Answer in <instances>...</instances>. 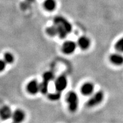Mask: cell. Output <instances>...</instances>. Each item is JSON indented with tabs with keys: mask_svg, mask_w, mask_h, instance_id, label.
<instances>
[{
	"mask_svg": "<svg viewBox=\"0 0 123 123\" xmlns=\"http://www.w3.org/2000/svg\"><path fill=\"white\" fill-rule=\"evenodd\" d=\"M54 23L58 29V35L61 38L66 37L72 30V26L66 18L61 16L54 18Z\"/></svg>",
	"mask_w": 123,
	"mask_h": 123,
	"instance_id": "obj_1",
	"label": "cell"
},
{
	"mask_svg": "<svg viewBox=\"0 0 123 123\" xmlns=\"http://www.w3.org/2000/svg\"><path fill=\"white\" fill-rule=\"evenodd\" d=\"M66 101L68 104L69 110L73 112L76 111L79 105V98L76 93L74 91L68 92L66 97Z\"/></svg>",
	"mask_w": 123,
	"mask_h": 123,
	"instance_id": "obj_2",
	"label": "cell"
},
{
	"mask_svg": "<svg viewBox=\"0 0 123 123\" xmlns=\"http://www.w3.org/2000/svg\"><path fill=\"white\" fill-rule=\"evenodd\" d=\"M104 93L102 91H99L92 94V96L87 101V105L89 107H93L98 105L103 101Z\"/></svg>",
	"mask_w": 123,
	"mask_h": 123,
	"instance_id": "obj_3",
	"label": "cell"
},
{
	"mask_svg": "<svg viewBox=\"0 0 123 123\" xmlns=\"http://www.w3.org/2000/svg\"><path fill=\"white\" fill-rule=\"evenodd\" d=\"M67 86V79L64 75H61L55 81V87L57 91L62 92L65 90Z\"/></svg>",
	"mask_w": 123,
	"mask_h": 123,
	"instance_id": "obj_4",
	"label": "cell"
},
{
	"mask_svg": "<svg viewBox=\"0 0 123 123\" xmlns=\"http://www.w3.org/2000/svg\"><path fill=\"white\" fill-rule=\"evenodd\" d=\"M76 47V44L73 41H66L63 44L62 51L65 54H71L75 51Z\"/></svg>",
	"mask_w": 123,
	"mask_h": 123,
	"instance_id": "obj_5",
	"label": "cell"
},
{
	"mask_svg": "<svg viewBox=\"0 0 123 123\" xmlns=\"http://www.w3.org/2000/svg\"><path fill=\"white\" fill-rule=\"evenodd\" d=\"M109 59L111 62L115 66H121L123 64V55L119 52L111 54Z\"/></svg>",
	"mask_w": 123,
	"mask_h": 123,
	"instance_id": "obj_6",
	"label": "cell"
},
{
	"mask_svg": "<svg viewBox=\"0 0 123 123\" xmlns=\"http://www.w3.org/2000/svg\"><path fill=\"white\" fill-rule=\"evenodd\" d=\"M95 87L93 84L91 82H86L81 87V93L85 96H89L93 94Z\"/></svg>",
	"mask_w": 123,
	"mask_h": 123,
	"instance_id": "obj_7",
	"label": "cell"
},
{
	"mask_svg": "<svg viewBox=\"0 0 123 123\" xmlns=\"http://www.w3.org/2000/svg\"><path fill=\"white\" fill-rule=\"evenodd\" d=\"M26 89L27 92L31 95H35L39 92V84L38 81L35 80H33L29 81L27 84Z\"/></svg>",
	"mask_w": 123,
	"mask_h": 123,
	"instance_id": "obj_8",
	"label": "cell"
},
{
	"mask_svg": "<svg viewBox=\"0 0 123 123\" xmlns=\"http://www.w3.org/2000/svg\"><path fill=\"white\" fill-rule=\"evenodd\" d=\"M13 122L15 123H21L25 118V113L24 111L17 110L13 112L12 116Z\"/></svg>",
	"mask_w": 123,
	"mask_h": 123,
	"instance_id": "obj_9",
	"label": "cell"
},
{
	"mask_svg": "<svg viewBox=\"0 0 123 123\" xmlns=\"http://www.w3.org/2000/svg\"><path fill=\"white\" fill-rule=\"evenodd\" d=\"M12 114L11 109L8 106H3L0 108V117L4 120H6L11 117Z\"/></svg>",
	"mask_w": 123,
	"mask_h": 123,
	"instance_id": "obj_10",
	"label": "cell"
},
{
	"mask_svg": "<svg viewBox=\"0 0 123 123\" xmlns=\"http://www.w3.org/2000/svg\"><path fill=\"white\" fill-rule=\"evenodd\" d=\"M91 41L87 37L81 36L78 41V45L82 50H87L90 47Z\"/></svg>",
	"mask_w": 123,
	"mask_h": 123,
	"instance_id": "obj_11",
	"label": "cell"
},
{
	"mask_svg": "<svg viewBox=\"0 0 123 123\" xmlns=\"http://www.w3.org/2000/svg\"><path fill=\"white\" fill-rule=\"evenodd\" d=\"M56 6L55 0H46L44 2V7L47 11H53Z\"/></svg>",
	"mask_w": 123,
	"mask_h": 123,
	"instance_id": "obj_12",
	"label": "cell"
},
{
	"mask_svg": "<svg viewBox=\"0 0 123 123\" xmlns=\"http://www.w3.org/2000/svg\"><path fill=\"white\" fill-rule=\"evenodd\" d=\"M49 90V82L43 80L42 82L39 83V92L43 94H46Z\"/></svg>",
	"mask_w": 123,
	"mask_h": 123,
	"instance_id": "obj_13",
	"label": "cell"
},
{
	"mask_svg": "<svg viewBox=\"0 0 123 123\" xmlns=\"http://www.w3.org/2000/svg\"><path fill=\"white\" fill-rule=\"evenodd\" d=\"M46 33L51 37L55 36L56 35H58L57 27L55 25L50 27H49L48 28L46 29Z\"/></svg>",
	"mask_w": 123,
	"mask_h": 123,
	"instance_id": "obj_14",
	"label": "cell"
},
{
	"mask_svg": "<svg viewBox=\"0 0 123 123\" xmlns=\"http://www.w3.org/2000/svg\"><path fill=\"white\" fill-rule=\"evenodd\" d=\"M43 80L49 83L54 79V74L51 71L45 72L43 75Z\"/></svg>",
	"mask_w": 123,
	"mask_h": 123,
	"instance_id": "obj_15",
	"label": "cell"
},
{
	"mask_svg": "<svg viewBox=\"0 0 123 123\" xmlns=\"http://www.w3.org/2000/svg\"><path fill=\"white\" fill-rule=\"evenodd\" d=\"M115 49L117 52L123 53V37L118 40L115 45Z\"/></svg>",
	"mask_w": 123,
	"mask_h": 123,
	"instance_id": "obj_16",
	"label": "cell"
},
{
	"mask_svg": "<svg viewBox=\"0 0 123 123\" xmlns=\"http://www.w3.org/2000/svg\"><path fill=\"white\" fill-rule=\"evenodd\" d=\"M4 60L6 63L11 64L14 61V56L10 53H6L4 54Z\"/></svg>",
	"mask_w": 123,
	"mask_h": 123,
	"instance_id": "obj_17",
	"label": "cell"
},
{
	"mask_svg": "<svg viewBox=\"0 0 123 123\" xmlns=\"http://www.w3.org/2000/svg\"><path fill=\"white\" fill-rule=\"evenodd\" d=\"M61 92L57 91H56V92L50 93V94H49L48 95L49 99L51 101H57L61 97Z\"/></svg>",
	"mask_w": 123,
	"mask_h": 123,
	"instance_id": "obj_18",
	"label": "cell"
},
{
	"mask_svg": "<svg viewBox=\"0 0 123 123\" xmlns=\"http://www.w3.org/2000/svg\"><path fill=\"white\" fill-rule=\"evenodd\" d=\"M6 64L4 60H0V72L2 71L5 69Z\"/></svg>",
	"mask_w": 123,
	"mask_h": 123,
	"instance_id": "obj_19",
	"label": "cell"
},
{
	"mask_svg": "<svg viewBox=\"0 0 123 123\" xmlns=\"http://www.w3.org/2000/svg\"><path fill=\"white\" fill-rule=\"evenodd\" d=\"M27 1H29V2H34L35 0H27Z\"/></svg>",
	"mask_w": 123,
	"mask_h": 123,
	"instance_id": "obj_20",
	"label": "cell"
},
{
	"mask_svg": "<svg viewBox=\"0 0 123 123\" xmlns=\"http://www.w3.org/2000/svg\"><path fill=\"white\" fill-rule=\"evenodd\" d=\"M14 123V122H13V123Z\"/></svg>",
	"mask_w": 123,
	"mask_h": 123,
	"instance_id": "obj_21",
	"label": "cell"
}]
</instances>
